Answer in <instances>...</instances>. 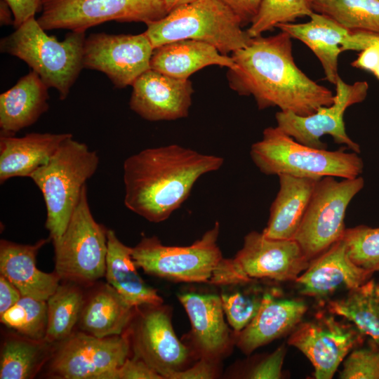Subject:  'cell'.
<instances>
[{"instance_id": "obj_25", "label": "cell", "mask_w": 379, "mask_h": 379, "mask_svg": "<svg viewBox=\"0 0 379 379\" xmlns=\"http://www.w3.org/2000/svg\"><path fill=\"white\" fill-rule=\"evenodd\" d=\"M210 65L234 67L231 56L214 46L194 40H179L154 48L150 69L172 77L189 79L194 72Z\"/></svg>"}, {"instance_id": "obj_39", "label": "cell", "mask_w": 379, "mask_h": 379, "mask_svg": "<svg viewBox=\"0 0 379 379\" xmlns=\"http://www.w3.org/2000/svg\"><path fill=\"white\" fill-rule=\"evenodd\" d=\"M110 379H163L142 360L128 357L111 375Z\"/></svg>"}, {"instance_id": "obj_15", "label": "cell", "mask_w": 379, "mask_h": 379, "mask_svg": "<svg viewBox=\"0 0 379 379\" xmlns=\"http://www.w3.org/2000/svg\"><path fill=\"white\" fill-rule=\"evenodd\" d=\"M154 47L145 34H91L86 38L84 68L105 74L117 88L132 86L150 69Z\"/></svg>"}, {"instance_id": "obj_29", "label": "cell", "mask_w": 379, "mask_h": 379, "mask_svg": "<svg viewBox=\"0 0 379 379\" xmlns=\"http://www.w3.org/2000/svg\"><path fill=\"white\" fill-rule=\"evenodd\" d=\"M328 310L353 322L355 327L379 345V279H370L350 290L348 295L329 302Z\"/></svg>"}, {"instance_id": "obj_24", "label": "cell", "mask_w": 379, "mask_h": 379, "mask_svg": "<svg viewBox=\"0 0 379 379\" xmlns=\"http://www.w3.org/2000/svg\"><path fill=\"white\" fill-rule=\"evenodd\" d=\"M279 188L262 234L273 239H293L319 180L278 175Z\"/></svg>"}, {"instance_id": "obj_28", "label": "cell", "mask_w": 379, "mask_h": 379, "mask_svg": "<svg viewBox=\"0 0 379 379\" xmlns=\"http://www.w3.org/2000/svg\"><path fill=\"white\" fill-rule=\"evenodd\" d=\"M135 308L107 283L85 300L79 327L98 338L121 335L128 328Z\"/></svg>"}, {"instance_id": "obj_31", "label": "cell", "mask_w": 379, "mask_h": 379, "mask_svg": "<svg viewBox=\"0 0 379 379\" xmlns=\"http://www.w3.org/2000/svg\"><path fill=\"white\" fill-rule=\"evenodd\" d=\"M85 302L81 289L73 282L60 284L46 300L47 328L44 340L61 343L73 333Z\"/></svg>"}, {"instance_id": "obj_3", "label": "cell", "mask_w": 379, "mask_h": 379, "mask_svg": "<svg viewBox=\"0 0 379 379\" xmlns=\"http://www.w3.org/2000/svg\"><path fill=\"white\" fill-rule=\"evenodd\" d=\"M99 162L95 151L72 135L47 164L29 177L42 193L46 208V227L53 245L62 238L83 188L97 171Z\"/></svg>"}, {"instance_id": "obj_21", "label": "cell", "mask_w": 379, "mask_h": 379, "mask_svg": "<svg viewBox=\"0 0 379 379\" xmlns=\"http://www.w3.org/2000/svg\"><path fill=\"white\" fill-rule=\"evenodd\" d=\"M49 239H42L32 245L1 240V274L19 290L22 296L47 300L60 285L61 279L55 272L46 273L36 267L37 253Z\"/></svg>"}, {"instance_id": "obj_40", "label": "cell", "mask_w": 379, "mask_h": 379, "mask_svg": "<svg viewBox=\"0 0 379 379\" xmlns=\"http://www.w3.org/2000/svg\"><path fill=\"white\" fill-rule=\"evenodd\" d=\"M220 361L200 358L189 367L175 373L171 379H213L219 375Z\"/></svg>"}, {"instance_id": "obj_1", "label": "cell", "mask_w": 379, "mask_h": 379, "mask_svg": "<svg viewBox=\"0 0 379 379\" xmlns=\"http://www.w3.org/2000/svg\"><path fill=\"white\" fill-rule=\"evenodd\" d=\"M291 38L283 31L252 37L247 46L231 53L235 66L228 69L227 79L239 95H252L259 109L277 107L308 116L332 105L334 95L296 65Z\"/></svg>"}, {"instance_id": "obj_47", "label": "cell", "mask_w": 379, "mask_h": 379, "mask_svg": "<svg viewBox=\"0 0 379 379\" xmlns=\"http://www.w3.org/2000/svg\"><path fill=\"white\" fill-rule=\"evenodd\" d=\"M196 0H164L168 13L173 10Z\"/></svg>"}, {"instance_id": "obj_20", "label": "cell", "mask_w": 379, "mask_h": 379, "mask_svg": "<svg viewBox=\"0 0 379 379\" xmlns=\"http://www.w3.org/2000/svg\"><path fill=\"white\" fill-rule=\"evenodd\" d=\"M307 309L302 300L277 298L271 293H265L253 320L240 332H234V344L244 354H250L295 328Z\"/></svg>"}, {"instance_id": "obj_9", "label": "cell", "mask_w": 379, "mask_h": 379, "mask_svg": "<svg viewBox=\"0 0 379 379\" xmlns=\"http://www.w3.org/2000/svg\"><path fill=\"white\" fill-rule=\"evenodd\" d=\"M107 230L94 219L85 185L62 238L53 245L55 272L60 279L88 284L105 277Z\"/></svg>"}, {"instance_id": "obj_43", "label": "cell", "mask_w": 379, "mask_h": 379, "mask_svg": "<svg viewBox=\"0 0 379 379\" xmlns=\"http://www.w3.org/2000/svg\"><path fill=\"white\" fill-rule=\"evenodd\" d=\"M10 6L14 18L13 26L18 27L41 11L42 0H5Z\"/></svg>"}, {"instance_id": "obj_41", "label": "cell", "mask_w": 379, "mask_h": 379, "mask_svg": "<svg viewBox=\"0 0 379 379\" xmlns=\"http://www.w3.org/2000/svg\"><path fill=\"white\" fill-rule=\"evenodd\" d=\"M373 47L379 52V33L371 32H350L343 39L340 48L345 51H362Z\"/></svg>"}, {"instance_id": "obj_37", "label": "cell", "mask_w": 379, "mask_h": 379, "mask_svg": "<svg viewBox=\"0 0 379 379\" xmlns=\"http://www.w3.org/2000/svg\"><path fill=\"white\" fill-rule=\"evenodd\" d=\"M342 379H379V345L353 350L343 364Z\"/></svg>"}, {"instance_id": "obj_5", "label": "cell", "mask_w": 379, "mask_h": 379, "mask_svg": "<svg viewBox=\"0 0 379 379\" xmlns=\"http://www.w3.org/2000/svg\"><path fill=\"white\" fill-rule=\"evenodd\" d=\"M15 29L1 40V52L25 62L48 88L58 91L60 100L66 99L84 68L85 32H71L58 41L46 34L35 17Z\"/></svg>"}, {"instance_id": "obj_35", "label": "cell", "mask_w": 379, "mask_h": 379, "mask_svg": "<svg viewBox=\"0 0 379 379\" xmlns=\"http://www.w3.org/2000/svg\"><path fill=\"white\" fill-rule=\"evenodd\" d=\"M342 239L357 265L373 273L379 271V227L361 225L348 228Z\"/></svg>"}, {"instance_id": "obj_23", "label": "cell", "mask_w": 379, "mask_h": 379, "mask_svg": "<svg viewBox=\"0 0 379 379\" xmlns=\"http://www.w3.org/2000/svg\"><path fill=\"white\" fill-rule=\"evenodd\" d=\"M48 87L30 71L0 95L1 135H14L34 124L48 109Z\"/></svg>"}, {"instance_id": "obj_30", "label": "cell", "mask_w": 379, "mask_h": 379, "mask_svg": "<svg viewBox=\"0 0 379 379\" xmlns=\"http://www.w3.org/2000/svg\"><path fill=\"white\" fill-rule=\"evenodd\" d=\"M50 345L22 335L7 338L1 350L0 379L34 378L48 359Z\"/></svg>"}, {"instance_id": "obj_45", "label": "cell", "mask_w": 379, "mask_h": 379, "mask_svg": "<svg viewBox=\"0 0 379 379\" xmlns=\"http://www.w3.org/2000/svg\"><path fill=\"white\" fill-rule=\"evenodd\" d=\"M378 64V51L373 47H368L361 51L358 58L352 62V66L364 70L370 71L373 73Z\"/></svg>"}, {"instance_id": "obj_42", "label": "cell", "mask_w": 379, "mask_h": 379, "mask_svg": "<svg viewBox=\"0 0 379 379\" xmlns=\"http://www.w3.org/2000/svg\"><path fill=\"white\" fill-rule=\"evenodd\" d=\"M239 18L242 26L251 24L255 17L262 0H218Z\"/></svg>"}, {"instance_id": "obj_46", "label": "cell", "mask_w": 379, "mask_h": 379, "mask_svg": "<svg viewBox=\"0 0 379 379\" xmlns=\"http://www.w3.org/2000/svg\"><path fill=\"white\" fill-rule=\"evenodd\" d=\"M13 11L5 0L0 1V21L1 25H10L14 23Z\"/></svg>"}, {"instance_id": "obj_4", "label": "cell", "mask_w": 379, "mask_h": 379, "mask_svg": "<svg viewBox=\"0 0 379 379\" xmlns=\"http://www.w3.org/2000/svg\"><path fill=\"white\" fill-rule=\"evenodd\" d=\"M250 156L260 171L268 175L343 179L360 176L364 170L358 153L347 152L345 148L330 151L312 147L296 141L278 126L263 131L261 140L251 145Z\"/></svg>"}, {"instance_id": "obj_26", "label": "cell", "mask_w": 379, "mask_h": 379, "mask_svg": "<svg viewBox=\"0 0 379 379\" xmlns=\"http://www.w3.org/2000/svg\"><path fill=\"white\" fill-rule=\"evenodd\" d=\"M132 251L133 247L123 244L112 230H107V283L134 307L162 304L163 299L157 290L138 274Z\"/></svg>"}, {"instance_id": "obj_18", "label": "cell", "mask_w": 379, "mask_h": 379, "mask_svg": "<svg viewBox=\"0 0 379 379\" xmlns=\"http://www.w3.org/2000/svg\"><path fill=\"white\" fill-rule=\"evenodd\" d=\"M131 109L150 121L187 117L193 88L189 79H178L149 69L133 84Z\"/></svg>"}, {"instance_id": "obj_10", "label": "cell", "mask_w": 379, "mask_h": 379, "mask_svg": "<svg viewBox=\"0 0 379 379\" xmlns=\"http://www.w3.org/2000/svg\"><path fill=\"white\" fill-rule=\"evenodd\" d=\"M336 178L326 176L317 182L293 238L310 260L343 239L347 207L364 186L361 176L341 180Z\"/></svg>"}, {"instance_id": "obj_22", "label": "cell", "mask_w": 379, "mask_h": 379, "mask_svg": "<svg viewBox=\"0 0 379 379\" xmlns=\"http://www.w3.org/2000/svg\"><path fill=\"white\" fill-rule=\"evenodd\" d=\"M71 133H31L22 137L1 135L0 182L28 177L47 164Z\"/></svg>"}, {"instance_id": "obj_6", "label": "cell", "mask_w": 379, "mask_h": 379, "mask_svg": "<svg viewBox=\"0 0 379 379\" xmlns=\"http://www.w3.org/2000/svg\"><path fill=\"white\" fill-rule=\"evenodd\" d=\"M237 15L218 0H196L147 24L154 48L179 40L208 44L223 55L242 48L251 38Z\"/></svg>"}, {"instance_id": "obj_32", "label": "cell", "mask_w": 379, "mask_h": 379, "mask_svg": "<svg viewBox=\"0 0 379 379\" xmlns=\"http://www.w3.org/2000/svg\"><path fill=\"white\" fill-rule=\"evenodd\" d=\"M312 8L350 32L379 33V0H312Z\"/></svg>"}, {"instance_id": "obj_14", "label": "cell", "mask_w": 379, "mask_h": 379, "mask_svg": "<svg viewBox=\"0 0 379 379\" xmlns=\"http://www.w3.org/2000/svg\"><path fill=\"white\" fill-rule=\"evenodd\" d=\"M335 85L336 93L332 105L320 107L308 116L279 111L275 115L277 126L296 141L312 147L326 149L327 145L321 138L329 135L335 143L359 154L360 146L347 135L343 118L350 106L365 100L368 84L366 81L347 84L339 77Z\"/></svg>"}, {"instance_id": "obj_11", "label": "cell", "mask_w": 379, "mask_h": 379, "mask_svg": "<svg viewBox=\"0 0 379 379\" xmlns=\"http://www.w3.org/2000/svg\"><path fill=\"white\" fill-rule=\"evenodd\" d=\"M171 310L162 304L135 308L126 330L133 357L139 359L159 374L171 379L197 360L190 347L176 335Z\"/></svg>"}, {"instance_id": "obj_27", "label": "cell", "mask_w": 379, "mask_h": 379, "mask_svg": "<svg viewBox=\"0 0 379 379\" xmlns=\"http://www.w3.org/2000/svg\"><path fill=\"white\" fill-rule=\"evenodd\" d=\"M310 18L305 23H285L277 27L307 46L320 61L326 79L335 84L340 46L350 32L326 15L313 12Z\"/></svg>"}, {"instance_id": "obj_34", "label": "cell", "mask_w": 379, "mask_h": 379, "mask_svg": "<svg viewBox=\"0 0 379 379\" xmlns=\"http://www.w3.org/2000/svg\"><path fill=\"white\" fill-rule=\"evenodd\" d=\"M313 12L312 0H262L246 31L251 37H255L279 25L291 23L298 18L310 17Z\"/></svg>"}, {"instance_id": "obj_48", "label": "cell", "mask_w": 379, "mask_h": 379, "mask_svg": "<svg viewBox=\"0 0 379 379\" xmlns=\"http://www.w3.org/2000/svg\"><path fill=\"white\" fill-rule=\"evenodd\" d=\"M373 74L375 75V77L379 79V64L375 68V69L373 71Z\"/></svg>"}, {"instance_id": "obj_8", "label": "cell", "mask_w": 379, "mask_h": 379, "mask_svg": "<svg viewBox=\"0 0 379 379\" xmlns=\"http://www.w3.org/2000/svg\"><path fill=\"white\" fill-rule=\"evenodd\" d=\"M220 223L191 245L167 246L156 236L143 237L133 247L138 267L149 275L176 282L209 283L224 259L218 244Z\"/></svg>"}, {"instance_id": "obj_19", "label": "cell", "mask_w": 379, "mask_h": 379, "mask_svg": "<svg viewBox=\"0 0 379 379\" xmlns=\"http://www.w3.org/2000/svg\"><path fill=\"white\" fill-rule=\"evenodd\" d=\"M373 274L350 259L341 239L311 260L308 267L295 281L301 294L320 298L340 288H355Z\"/></svg>"}, {"instance_id": "obj_16", "label": "cell", "mask_w": 379, "mask_h": 379, "mask_svg": "<svg viewBox=\"0 0 379 379\" xmlns=\"http://www.w3.org/2000/svg\"><path fill=\"white\" fill-rule=\"evenodd\" d=\"M363 335L356 327L343 324L330 316L300 324L288 343L311 361L315 378L331 379Z\"/></svg>"}, {"instance_id": "obj_36", "label": "cell", "mask_w": 379, "mask_h": 379, "mask_svg": "<svg viewBox=\"0 0 379 379\" xmlns=\"http://www.w3.org/2000/svg\"><path fill=\"white\" fill-rule=\"evenodd\" d=\"M263 294L234 289L222 291L220 296L222 309L234 332H240L253 320L260 307Z\"/></svg>"}, {"instance_id": "obj_38", "label": "cell", "mask_w": 379, "mask_h": 379, "mask_svg": "<svg viewBox=\"0 0 379 379\" xmlns=\"http://www.w3.org/2000/svg\"><path fill=\"white\" fill-rule=\"evenodd\" d=\"M285 352L284 347H278L274 352L254 366L249 372L248 378L253 379L280 378Z\"/></svg>"}, {"instance_id": "obj_2", "label": "cell", "mask_w": 379, "mask_h": 379, "mask_svg": "<svg viewBox=\"0 0 379 379\" xmlns=\"http://www.w3.org/2000/svg\"><path fill=\"white\" fill-rule=\"evenodd\" d=\"M223 164L222 157L178 144L142 149L124 163V204L149 222H163L185 201L200 177Z\"/></svg>"}, {"instance_id": "obj_13", "label": "cell", "mask_w": 379, "mask_h": 379, "mask_svg": "<svg viewBox=\"0 0 379 379\" xmlns=\"http://www.w3.org/2000/svg\"><path fill=\"white\" fill-rule=\"evenodd\" d=\"M131 352L126 331L105 338L73 333L54 352L49 372L62 379H110Z\"/></svg>"}, {"instance_id": "obj_44", "label": "cell", "mask_w": 379, "mask_h": 379, "mask_svg": "<svg viewBox=\"0 0 379 379\" xmlns=\"http://www.w3.org/2000/svg\"><path fill=\"white\" fill-rule=\"evenodd\" d=\"M22 297L19 290L4 275H0V314L13 307Z\"/></svg>"}, {"instance_id": "obj_7", "label": "cell", "mask_w": 379, "mask_h": 379, "mask_svg": "<svg viewBox=\"0 0 379 379\" xmlns=\"http://www.w3.org/2000/svg\"><path fill=\"white\" fill-rule=\"evenodd\" d=\"M310 262L294 239H273L251 231L233 258H224L209 284L230 286L258 279L295 281Z\"/></svg>"}, {"instance_id": "obj_12", "label": "cell", "mask_w": 379, "mask_h": 379, "mask_svg": "<svg viewBox=\"0 0 379 379\" xmlns=\"http://www.w3.org/2000/svg\"><path fill=\"white\" fill-rule=\"evenodd\" d=\"M36 19L46 30L82 32L107 21L141 22L146 25L164 18V0H42Z\"/></svg>"}, {"instance_id": "obj_17", "label": "cell", "mask_w": 379, "mask_h": 379, "mask_svg": "<svg viewBox=\"0 0 379 379\" xmlns=\"http://www.w3.org/2000/svg\"><path fill=\"white\" fill-rule=\"evenodd\" d=\"M178 298L191 324L185 343L195 358L220 361L234 344V331L225 320L220 295L183 292Z\"/></svg>"}, {"instance_id": "obj_33", "label": "cell", "mask_w": 379, "mask_h": 379, "mask_svg": "<svg viewBox=\"0 0 379 379\" xmlns=\"http://www.w3.org/2000/svg\"><path fill=\"white\" fill-rule=\"evenodd\" d=\"M0 320L20 335L44 340L47 328L46 300L22 296L13 307L0 314Z\"/></svg>"}]
</instances>
